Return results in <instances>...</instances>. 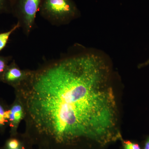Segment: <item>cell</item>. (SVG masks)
<instances>
[{"instance_id":"52a82bcc","label":"cell","mask_w":149,"mask_h":149,"mask_svg":"<svg viewBox=\"0 0 149 149\" xmlns=\"http://www.w3.org/2000/svg\"><path fill=\"white\" fill-rule=\"evenodd\" d=\"M9 107L0 101V133H4L9 125L8 112Z\"/></svg>"},{"instance_id":"6da1fadb","label":"cell","mask_w":149,"mask_h":149,"mask_svg":"<svg viewBox=\"0 0 149 149\" xmlns=\"http://www.w3.org/2000/svg\"><path fill=\"white\" fill-rule=\"evenodd\" d=\"M39 149H104L120 141L110 70L85 52L61 56L30 70L16 88Z\"/></svg>"},{"instance_id":"277c9868","label":"cell","mask_w":149,"mask_h":149,"mask_svg":"<svg viewBox=\"0 0 149 149\" xmlns=\"http://www.w3.org/2000/svg\"><path fill=\"white\" fill-rule=\"evenodd\" d=\"M30 71L20 69L15 61H12L3 74L1 82L16 88L27 78Z\"/></svg>"},{"instance_id":"30bf717a","label":"cell","mask_w":149,"mask_h":149,"mask_svg":"<svg viewBox=\"0 0 149 149\" xmlns=\"http://www.w3.org/2000/svg\"><path fill=\"white\" fill-rule=\"evenodd\" d=\"M12 60V56L0 55V81L1 82L3 74Z\"/></svg>"},{"instance_id":"8fae6325","label":"cell","mask_w":149,"mask_h":149,"mask_svg":"<svg viewBox=\"0 0 149 149\" xmlns=\"http://www.w3.org/2000/svg\"><path fill=\"white\" fill-rule=\"evenodd\" d=\"M120 141L122 144V149H142V146L137 142L123 140V139Z\"/></svg>"},{"instance_id":"7c38bea8","label":"cell","mask_w":149,"mask_h":149,"mask_svg":"<svg viewBox=\"0 0 149 149\" xmlns=\"http://www.w3.org/2000/svg\"><path fill=\"white\" fill-rule=\"evenodd\" d=\"M142 147V149H149V136L147 137L144 141Z\"/></svg>"},{"instance_id":"4fadbf2b","label":"cell","mask_w":149,"mask_h":149,"mask_svg":"<svg viewBox=\"0 0 149 149\" xmlns=\"http://www.w3.org/2000/svg\"><path fill=\"white\" fill-rule=\"evenodd\" d=\"M149 65V58L146 61L143 63H141L139 65V68H142L146 66Z\"/></svg>"},{"instance_id":"7a4b0ae2","label":"cell","mask_w":149,"mask_h":149,"mask_svg":"<svg viewBox=\"0 0 149 149\" xmlns=\"http://www.w3.org/2000/svg\"><path fill=\"white\" fill-rule=\"evenodd\" d=\"M39 13L45 20L55 26L67 24L80 14L72 0H42Z\"/></svg>"},{"instance_id":"8992f818","label":"cell","mask_w":149,"mask_h":149,"mask_svg":"<svg viewBox=\"0 0 149 149\" xmlns=\"http://www.w3.org/2000/svg\"><path fill=\"white\" fill-rule=\"evenodd\" d=\"M33 144L25 134L10 135L0 149H32Z\"/></svg>"},{"instance_id":"ba28073f","label":"cell","mask_w":149,"mask_h":149,"mask_svg":"<svg viewBox=\"0 0 149 149\" xmlns=\"http://www.w3.org/2000/svg\"><path fill=\"white\" fill-rule=\"evenodd\" d=\"M19 28H20V26L18 23H17L8 31L0 33V52L6 46L12 34Z\"/></svg>"},{"instance_id":"3957f363","label":"cell","mask_w":149,"mask_h":149,"mask_svg":"<svg viewBox=\"0 0 149 149\" xmlns=\"http://www.w3.org/2000/svg\"><path fill=\"white\" fill-rule=\"evenodd\" d=\"M41 2L42 0L14 1L11 14L17 19V23L26 37H29L35 28Z\"/></svg>"},{"instance_id":"5b68a950","label":"cell","mask_w":149,"mask_h":149,"mask_svg":"<svg viewBox=\"0 0 149 149\" xmlns=\"http://www.w3.org/2000/svg\"><path fill=\"white\" fill-rule=\"evenodd\" d=\"M24 110L22 104L17 99L9 107L8 112L9 125L10 127V135L17 134L19 123L23 118Z\"/></svg>"},{"instance_id":"9c48e42d","label":"cell","mask_w":149,"mask_h":149,"mask_svg":"<svg viewBox=\"0 0 149 149\" xmlns=\"http://www.w3.org/2000/svg\"><path fill=\"white\" fill-rule=\"evenodd\" d=\"M14 1L0 0V14H11Z\"/></svg>"}]
</instances>
